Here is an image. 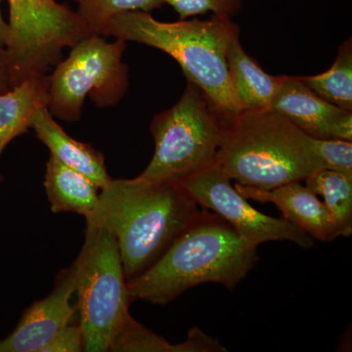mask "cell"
<instances>
[{
  "label": "cell",
  "mask_w": 352,
  "mask_h": 352,
  "mask_svg": "<svg viewBox=\"0 0 352 352\" xmlns=\"http://www.w3.org/2000/svg\"><path fill=\"white\" fill-rule=\"evenodd\" d=\"M179 15L180 20L212 12L217 17L232 19L242 9L243 0H164Z\"/></svg>",
  "instance_id": "7402d4cb"
},
{
  "label": "cell",
  "mask_w": 352,
  "mask_h": 352,
  "mask_svg": "<svg viewBox=\"0 0 352 352\" xmlns=\"http://www.w3.org/2000/svg\"><path fill=\"white\" fill-rule=\"evenodd\" d=\"M10 88H12V85L10 82L8 68L6 61L0 57V94L8 91Z\"/></svg>",
  "instance_id": "d4e9b609"
},
{
  "label": "cell",
  "mask_w": 352,
  "mask_h": 352,
  "mask_svg": "<svg viewBox=\"0 0 352 352\" xmlns=\"http://www.w3.org/2000/svg\"><path fill=\"white\" fill-rule=\"evenodd\" d=\"M312 149L327 170L352 177V142L342 139L310 138Z\"/></svg>",
  "instance_id": "44dd1931"
},
{
  "label": "cell",
  "mask_w": 352,
  "mask_h": 352,
  "mask_svg": "<svg viewBox=\"0 0 352 352\" xmlns=\"http://www.w3.org/2000/svg\"><path fill=\"white\" fill-rule=\"evenodd\" d=\"M101 191L87 226L112 234L126 282L149 270L201 210L179 184L138 176L113 179Z\"/></svg>",
  "instance_id": "6da1fadb"
},
{
  "label": "cell",
  "mask_w": 352,
  "mask_h": 352,
  "mask_svg": "<svg viewBox=\"0 0 352 352\" xmlns=\"http://www.w3.org/2000/svg\"><path fill=\"white\" fill-rule=\"evenodd\" d=\"M110 351L118 352H226V347L219 340L193 328L188 338L182 344H173L161 336L151 332L142 324L127 319Z\"/></svg>",
  "instance_id": "e0dca14e"
},
{
  "label": "cell",
  "mask_w": 352,
  "mask_h": 352,
  "mask_svg": "<svg viewBox=\"0 0 352 352\" xmlns=\"http://www.w3.org/2000/svg\"><path fill=\"white\" fill-rule=\"evenodd\" d=\"M258 261L256 248L245 243L219 215L201 208L163 256L127 282L129 300L166 305L201 284L233 289Z\"/></svg>",
  "instance_id": "7a4b0ae2"
},
{
  "label": "cell",
  "mask_w": 352,
  "mask_h": 352,
  "mask_svg": "<svg viewBox=\"0 0 352 352\" xmlns=\"http://www.w3.org/2000/svg\"><path fill=\"white\" fill-rule=\"evenodd\" d=\"M31 129L43 143L50 155L58 161L82 173L103 190L113 178L106 168L105 157L90 144L80 142L69 135L53 119L47 107L38 110L34 116Z\"/></svg>",
  "instance_id": "4fadbf2b"
},
{
  "label": "cell",
  "mask_w": 352,
  "mask_h": 352,
  "mask_svg": "<svg viewBox=\"0 0 352 352\" xmlns=\"http://www.w3.org/2000/svg\"><path fill=\"white\" fill-rule=\"evenodd\" d=\"M312 91L329 103L352 111V43L347 39L340 46L337 59L320 75L298 76Z\"/></svg>",
  "instance_id": "d6986e66"
},
{
  "label": "cell",
  "mask_w": 352,
  "mask_h": 352,
  "mask_svg": "<svg viewBox=\"0 0 352 352\" xmlns=\"http://www.w3.org/2000/svg\"><path fill=\"white\" fill-rule=\"evenodd\" d=\"M103 36L164 51L182 67L187 82L200 87L222 112L235 115L242 111L227 69V50L240 38L239 25L232 20L212 16L166 23L148 12L133 11L113 18Z\"/></svg>",
  "instance_id": "3957f363"
},
{
  "label": "cell",
  "mask_w": 352,
  "mask_h": 352,
  "mask_svg": "<svg viewBox=\"0 0 352 352\" xmlns=\"http://www.w3.org/2000/svg\"><path fill=\"white\" fill-rule=\"evenodd\" d=\"M80 20L90 34L103 36L109 23L120 14L143 11L149 13L166 4L164 0H74Z\"/></svg>",
  "instance_id": "ffe728a7"
},
{
  "label": "cell",
  "mask_w": 352,
  "mask_h": 352,
  "mask_svg": "<svg viewBox=\"0 0 352 352\" xmlns=\"http://www.w3.org/2000/svg\"><path fill=\"white\" fill-rule=\"evenodd\" d=\"M10 39L6 65L11 85L47 74L73 47L91 36L78 14L55 0H8Z\"/></svg>",
  "instance_id": "ba28073f"
},
{
  "label": "cell",
  "mask_w": 352,
  "mask_h": 352,
  "mask_svg": "<svg viewBox=\"0 0 352 352\" xmlns=\"http://www.w3.org/2000/svg\"><path fill=\"white\" fill-rule=\"evenodd\" d=\"M83 351V338L80 323L71 322L58 333L43 352H80Z\"/></svg>",
  "instance_id": "603a6c76"
},
{
  "label": "cell",
  "mask_w": 352,
  "mask_h": 352,
  "mask_svg": "<svg viewBox=\"0 0 352 352\" xmlns=\"http://www.w3.org/2000/svg\"><path fill=\"white\" fill-rule=\"evenodd\" d=\"M44 188L52 212H73L85 219L94 214L100 194L91 180L52 155L46 163Z\"/></svg>",
  "instance_id": "2e32d148"
},
{
  "label": "cell",
  "mask_w": 352,
  "mask_h": 352,
  "mask_svg": "<svg viewBox=\"0 0 352 352\" xmlns=\"http://www.w3.org/2000/svg\"><path fill=\"white\" fill-rule=\"evenodd\" d=\"M217 166L238 184L261 190L305 182L326 168L310 136L272 109L231 116Z\"/></svg>",
  "instance_id": "277c9868"
},
{
  "label": "cell",
  "mask_w": 352,
  "mask_h": 352,
  "mask_svg": "<svg viewBox=\"0 0 352 352\" xmlns=\"http://www.w3.org/2000/svg\"><path fill=\"white\" fill-rule=\"evenodd\" d=\"M48 87V75L44 74L32 76L0 94V157L13 139L31 129L36 113L47 107Z\"/></svg>",
  "instance_id": "9a60e30c"
},
{
  "label": "cell",
  "mask_w": 352,
  "mask_h": 352,
  "mask_svg": "<svg viewBox=\"0 0 352 352\" xmlns=\"http://www.w3.org/2000/svg\"><path fill=\"white\" fill-rule=\"evenodd\" d=\"M2 0H0L1 4ZM9 39H10V28L3 19L0 9V57L6 61V50L8 47Z\"/></svg>",
  "instance_id": "cb8c5ba5"
},
{
  "label": "cell",
  "mask_w": 352,
  "mask_h": 352,
  "mask_svg": "<svg viewBox=\"0 0 352 352\" xmlns=\"http://www.w3.org/2000/svg\"><path fill=\"white\" fill-rule=\"evenodd\" d=\"M270 109L310 138L352 141V111L329 103L298 76H285Z\"/></svg>",
  "instance_id": "8fae6325"
},
{
  "label": "cell",
  "mask_w": 352,
  "mask_h": 352,
  "mask_svg": "<svg viewBox=\"0 0 352 352\" xmlns=\"http://www.w3.org/2000/svg\"><path fill=\"white\" fill-rule=\"evenodd\" d=\"M231 116L195 83L187 82L179 100L153 119L155 152L138 177L179 184L215 166Z\"/></svg>",
  "instance_id": "5b68a950"
},
{
  "label": "cell",
  "mask_w": 352,
  "mask_h": 352,
  "mask_svg": "<svg viewBox=\"0 0 352 352\" xmlns=\"http://www.w3.org/2000/svg\"><path fill=\"white\" fill-rule=\"evenodd\" d=\"M201 208L222 217L251 247L266 242L289 241L302 249L314 240L288 220L261 214L235 188L219 166H215L179 183Z\"/></svg>",
  "instance_id": "9c48e42d"
},
{
  "label": "cell",
  "mask_w": 352,
  "mask_h": 352,
  "mask_svg": "<svg viewBox=\"0 0 352 352\" xmlns=\"http://www.w3.org/2000/svg\"><path fill=\"white\" fill-rule=\"evenodd\" d=\"M305 184L317 196L333 215L340 237L352 234V177L324 168L305 180Z\"/></svg>",
  "instance_id": "ac0fdd59"
},
{
  "label": "cell",
  "mask_w": 352,
  "mask_h": 352,
  "mask_svg": "<svg viewBox=\"0 0 352 352\" xmlns=\"http://www.w3.org/2000/svg\"><path fill=\"white\" fill-rule=\"evenodd\" d=\"M73 266L83 351H110L131 316L117 241L105 229L87 226L85 244Z\"/></svg>",
  "instance_id": "8992f818"
},
{
  "label": "cell",
  "mask_w": 352,
  "mask_h": 352,
  "mask_svg": "<svg viewBox=\"0 0 352 352\" xmlns=\"http://www.w3.org/2000/svg\"><path fill=\"white\" fill-rule=\"evenodd\" d=\"M229 78L241 109H270L285 76L266 73L243 48L240 38L229 45L226 54Z\"/></svg>",
  "instance_id": "5bb4252c"
},
{
  "label": "cell",
  "mask_w": 352,
  "mask_h": 352,
  "mask_svg": "<svg viewBox=\"0 0 352 352\" xmlns=\"http://www.w3.org/2000/svg\"><path fill=\"white\" fill-rule=\"evenodd\" d=\"M248 200L271 203L279 208L283 219L302 229L314 240L331 242L340 237L336 220L323 201L302 182L286 183L271 190L234 184Z\"/></svg>",
  "instance_id": "7c38bea8"
},
{
  "label": "cell",
  "mask_w": 352,
  "mask_h": 352,
  "mask_svg": "<svg viewBox=\"0 0 352 352\" xmlns=\"http://www.w3.org/2000/svg\"><path fill=\"white\" fill-rule=\"evenodd\" d=\"M71 48L68 58L48 75V111L67 122L80 119L87 96L98 107H112L129 88V68L122 62L126 41L108 43L91 34Z\"/></svg>",
  "instance_id": "52a82bcc"
},
{
  "label": "cell",
  "mask_w": 352,
  "mask_h": 352,
  "mask_svg": "<svg viewBox=\"0 0 352 352\" xmlns=\"http://www.w3.org/2000/svg\"><path fill=\"white\" fill-rule=\"evenodd\" d=\"M75 293L76 270L72 265L59 273L50 295L25 310L15 330L0 340V352H43L75 318L76 307L71 303Z\"/></svg>",
  "instance_id": "30bf717a"
}]
</instances>
